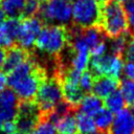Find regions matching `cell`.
Segmentation results:
<instances>
[{
	"label": "cell",
	"mask_w": 134,
	"mask_h": 134,
	"mask_svg": "<svg viewBox=\"0 0 134 134\" xmlns=\"http://www.w3.org/2000/svg\"><path fill=\"white\" fill-rule=\"evenodd\" d=\"M46 77V70L30 57L7 73V85L19 100H34L40 85Z\"/></svg>",
	"instance_id": "1"
},
{
	"label": "cell",
	"mask_w": 134,
	"mask_h": 134,
	"mask_svg": "<svg viewBox=\"0 0 134 134\" xmlns=\"http://www.w3.org/2000/svg\"><path fill=\"white\" fill-rule=\"evenodd\" d=\"M70 28L63 25H44L38 35L35 47L41 52L58 58L68 46Z\"/></svg>",
	"instance_id": "2"
},
{
	"label": "cell",
	"mask_w": 134,
	"mask_h": 134,
	"mask_svg": "<svg viewBox=\"0 0 134 134\" xmlns=\"http://www.w3.org/2000/svg\"><path fill=\"white\" fill-rule=\"evenodd\" d=\"M98 27L108 38H115L128 32V22L124 7L115 1H109L102 5V14Z\"/></svg>",
	"instance_id": "3"
},
{
	"label": "cell",
	"mask_w": 134,
	"mask_h": 134,
	"mask_svg": "<svg viewBox=\"0 0 134 134\" xmlns=\"http://www.w3.org/2000/svg\"><path fill=\"white\" fill-rule=\"evenodd\" d=\"M38 15L45 25L66 26L71 22L72 8L68 0H46L41 3Z\"/></svg>",
	"instance_id": "4"
},
{
	"label": "cell",
	"mask_w": 134,
	"mask_h": 134,
	"mask_svg": "<svg viewBox=\"0 0 134 134\" xmlns=\"http://www.w3.org/2000/svg\"><path fill=\"white\" fill-rule=\"evenodd\" d=\"M34 100L38 105L42 116L49 113L57 105H59L63 100V91L58 76L53 74L51 77H46L40 85Z\"/></svg>",
	"instance_id": "5"
},
{
	"label": "cell",
	"mask_w": 134,
	"mask_h": 134,
	"mask_svg": "<svg viewBox=\"0 0 134 134\" xmlns=\"http://www.w3.org/2000/svg\"><path fill=\"white\" fill-rule=\"evenodd\" d=\"M72 23L79 28L98 26L102 14V5L95 0H75L71 5Z\"/></svg>",
	"instance_id": "6"
},
{
	"label": "cell",
	"mask_w": 134,
	"mask_h": 134,
	"mask_svg": "<svg viewBox=\"0 0 134 134\" xmlns=\"http://www.w3.org/2000/svg\"><path fill=\"white\" fill-rule=\"evenodd\" d=\"M42 114L35 100H19L15 124L17 131L22 134H29L41 121Z\"/></svg>",
	"instance_id": "7"
},
{
	"label": "cell",
	"mask_w": 134,
	"mask_h": 134,
	"mask_svg": "<svg viewBox=\"0 0 134 134\" xmlns=\"http://www.w3.org/2000/svg\"><path fill=\"white\" fill-rule=\"evenodd\" d=\"M89 71L93 74V76L108 75L112 77L119 79L122 69L124 62L122 58L114 55L112 53H105L100 57H93L90 59Z\"/></svg>",
	"instance_id": "8"
},
{
	"label": "cell",
	"mask_w": 134,
	"mask_h": 134,
	"mask_svg": "<svg viewBox=\"0 0 134 134\" xmlns=\"http://www.w3.org/2000/svg\"><path fill=\"white\" fill-rule=\"evenodd\" d=\"M43 25V22L38 17L23 18L20 20L16 45L30 51L35 46L36 39L40 34Z\"/></svg>",
	"instance_id": "9"
},
{
	"label": "cell",
	"mask_w": 134,
	"mask_h": 134,
	"mask_svg": "<svg viewBox=\"0 0 134 134\" xmlns=\"http://www.w3.org/2000/svg\"><path fill=\"white\" fill-rule=\"evenodd\" d=\"M109 134H134V116L129 109L116 113L109 129Z\"/></svg>",
	"instance_id": "10"
},
{
	"label": "cell",
	"mask_w": 134,
	"mask_h": 134,
	"mask_svg": "<svg viewBox=\"0 0 134 134\" xmlns=\"http://www.w3.org/2000/svg\"><path fill=\"white\" fill-rule=\"evenodd\" d=\"M19 23L17 18H7L0 23V47L9 49L16 45Z\"/></svg>",
	"instance_id": "11"
},
{
	"label": "cell",
	"mask_w": 134,
	"mask_h": 134,
	"mask_svg": "<svg viewBox=\"0 0 134 134\" xmlns=\"http://www.w3.org/2000/svg\"><path fill=\"white\" fill-rule=\"evenodd\" d=\"M30 57H31L30 51L25 50L17 45H15L7 50L1 70H3V72L5 74H7L12 70H14L17 66H19L21 63H23L24 61L29 59Z\"/></svg>",
	"instance_id": "12"
},
{
	"label": "cell",
	"mask_w": 134,
	"mask_h": 134,
	"mask_svg": "<svg viewBox=\"0 0 134 134\" xmlns=\"http://www.w3.org/2000/svg\"><path fill=\"white\" fill-rule=\"evenodd\" d=\"M118 86H119V79L108 75H100L94 77L92 91L93 94L96 95L97 97L105 98L110 93L115 91Z\"/></svg>",
	"instance_id": "13"
},
{
	"label": "cell",
	"mask_w": 134,
	"mask_h": 134,
	"mask_svg": "<svg viewBox=\"0 0 134 134\" xmlns=\"http://www.w3.org/2000/svg\"><path fill=\"white\" fill-rule=\"evenodd\" d=\"M103 107H104V104L102 102V98L97 97L94 94L88 93L82 99L77 110L93 117Z\"/></svg>",
	"instance_id": "14"
},
{
	"label": "cell",
	"mask_w": 134,
	"mask_h": 134,
	"mask_svg": "<svg viewBox=\"0 0 134 134\" xmlns=\"http://www.w3.org/2000/svg\"><path fill=\"white\" fill-rule=\"evenodd\" d=\"M26 0H0V6L8 18L22 17Z\"/></svg>",
	"instance_id": "15"
},
{
	"label": "cell",
	"mask_w": 134,
	"mask_h": 134,
	"mask_svg": "<svg viewBox=\"0 0 134 134\" xmlns=\"http://www.w3.org/2000/svg\"><path fill=\"white\" fill-rule=\"evenodd\" d=\"M74 114L75 112L68 113L55 121L54 127L60 134H77Z\"/></svg>",
	"instance_id": "16"
},
{
	"label": "cell",
	"mask_w": 134,
	"mask_h": 134,
	"mask_svg": "<svg viewBox=\"0 0 134 134\" xmlns=\"http://www.w3.org/2000/svg\"><path fill=\"white\" fill-rule=\"evenodd\" d=\"M75 122L77 134H93L96 132L93 117L77 110L75 111Z\"/></svg>",
	"instance_id": "17"
},
{
	"label": "cell",
	"mask_w": 134,
	"mask_h": 134,
	"mask_svg": "<svg viewBox=\"0 0 134 134\" xmlns=\"http://www.w3.org/2000/svg\"><path fill=\"white\" fill-rule=\"evenodd\" d=\"M93 120L96 127V130L98 132H104V133H108L110 126L113 121V114L111 111H109L107 108L103 107L94 116H93ZM109 134V133H108Z\"/></svg>",
	"instance_id": "18"
},
{
	"label": "cell",
	"mask_w": 134,
	"mask_h": 134,
	"mask_svg": "<svg viewBox=\"0 0 134 134\" xmlns=\"http://www.w3.org/2000/svg\"><path fill=\"white\" fill-rule=\"evenodd\" d=\"M125 99L120 93L119 90H115L112 93H110L107 97H105L104 106L112 113H118L122 109H125Z\"/></svg>",
	"instance_id": "19"
},
{
	"label": "cell",
	"mask_w": 134,
	"mask_h": 134,
	"mask_svg": "<svg viewBox=\"0 0 134 134\" xmlns=\"http://www.w3.org/2000/svg\"><path fill=\"white\" fill-rule=\"evenodd\" d=\"M130 37H131V35L128 31V32H125V34H122L118 37H115V38L111 39L110 44H109L110 53L122 58L124 51L126 49V46L128 44V41H129Z\"/></svg>",
	"instance_id": "20"
},
{
	"label": "cell",
	"mask_w": 134,
	"mask_h": 134,
	"mask_svg": "<svg viewBox=\"0 0 134 134\" xmlns=\"http://www.w3.org/2000/svg\"><path fill=\"white\" fill-rule=\"evenodd\" d=\"M119 91L125 99L126 105H134V81L129 79H122L119 82Z\"/></svg>",
	"instance_id": "21"
},
{
	"label": "cell",
	"mask_w": 134,
	"mask_h": 134,
	"mask_svg": "<svg viewBox=\"0 0 134 134\" xmlns=\"http://www.w3.org/2000/svg\"><path fill=\"white\" fill-rule=\"evenodd\" d=\"M93 81H94V76L93 74L89 71V70H84L81 74L80 77V87L82 88V90L88 94L90 91H92V86H93Z\"/></svg>",
	"instance_id": "22"
},
{
	"label": "cell",
	"mask_w": 134,
	"mask_h": 134,
	"mask_svg": "<svg viewBox=\"0 0 134 134\" xmlns=\"http://www.w3.org/2000/svg\"><path fill=\"white\" fill-rule=\"evenodd\" d=\"M124 9L128 22V31L131 36H134V0H129L126 2Z\"/></svg>",
	"instance_id": "23"
},
{
	"label": "cell",
	"mask_w": 134,
	"mask_h": 134,
	"mask_svg": "<svg viewBox=\"0 0 134 134\" xmlns=\"http://www.w3.org/2000/svg\"><path fill=\"white\" fill-rule=\"evenodd\" d=\"M40 7H41V2L39 0H26L22 17L23 18L37 17V15L39 14Z\"/></svg>",
	"instance_id": "24"
},
{
	"label": "cell",
	"mask_w": 134,
	"mask_h": 134,
	"mask_svg": "<svg viewBox=\"0 0 134 134\" xmlns=\"http://www.w3.org/2000/svg\"><path fill=\"white\" fill-rule=\"evenodd\" d=\"M55 131L57 130L53 124L46 119H41V121L29 134H55Z\"/></svg>",
	"instance_id": "25"
},
{
	"label": "cell",
	"mask_w": 134,
	"mask_h": 134,
	"mask_svg": "<svg viewBox=\"0 0 134 134\" xmlns=\"http://www.w3.org/2000/svg\"><path fill=\"white\" fill-rule=\"evenodd\" d=\"M17 114V108L10 107L6 104H4L0 99V122L15 119Z\"/></svg>",
	"instance_id": "26"
},
{
	"label": "cell",
	"mask_w": 134,
	"mask_h": 134,
	"mask_svg": "<svg viewBox=\"0 0 134 134\" xmlns=\"http://www.w3.org/2000/svg\"><path fill=\"white\" fill-rule=\"evenodd\" d=\"M122 58L127 61V62H131L134 63V36H131L128 44L126 46V49L124 51Z\"/></svg>",
	"instance_id": "27"
},
{
	"label": "cell",
	"mask_w": 134,
	"mask_h": 134,
	"mask_svg": "<svg viewBox=\"0 0 134 134\" xmlns=\"http://www.w3.org/2000/svg\"><path fill=\"white\" fill-rule=\"evenodd\" d=\"M16 132H18V131H17V127H16V124H15L14 119L6 120V121H3L1 124V133H3V134H14Z\"/></svg>",
	"instance_id": "28"
},
{
	"label": "cell",
	"mask_w": 134,
	"mask_h": 134,
	"mask_svg": "<svg viewBox=\"0 0 134 134\" xmlns=\"http://www.w3.org/2000/svg\"><path fill=\"white\" fill-rule=\"evenodd\" d=\"M122 72H124V74L126 75L127 79L134 81V63L127 62V63L124 65Z\"/></svg>",
	"instance_id": "29"
},
{
	"label": "cell",
	"mask_w": 134,
	"mask_h": 134,
	"mask_svg": "<svg viewBox=\"0 0 134 134\" xmlns=\"http://www.w3.org/2000/svg\"><path fill=\"white\" fill-rule=\"evenodd\" d=\"M6 86H7V75L3 71H0V91L4 90Z\"/></svg>",
	"instance_id": "30"
},
{
	"label": "cell",
	"mask_w": 134,
	"mask_h": 134,
	"mask_svg": "<svg viewBox=\"0 0 134 134\" xmlns=\"http://www.w3.org/2000/svg\"><path fill=\"white\" fill-rule=\"evenodd\" d=\"M5 55H6L5 50H4L2 47H0V70L2 69V66H3L4 60H5Z\"/></svg>",
	"instance_id": "31"
},
{
	"label": "cell",
	"mask_w": 134,
	"mask_h": 134,
	"mask_svg": "<svg viewBox=\"0 0 134 134\" xmlns=\"http://www.w3.org/2000/svg\"><path fill=\"white\" fill-rule=\"evenodd\" d=\"M4 19H5V14H4V12L2 10V8H1V6H0V23H1L2 21H4Z\"/></svg>",
	"instance_id": "32"
},
{
	"label": "cell",
	"mask_w": 134,
	"mask_h": 134,
	"mask_svg": "<svg viewBox=\"0 0 134 134\" xmlns=\"http://www.w3.org/2000/svg\"><path fill=\"white\" fill-rule=\"evenodd\" d=\"M98 4H100V5H104V4H106L107 2H109L110 0H95Z\"/></svg>",
	"instance_id": "33"
},
{
	"label": "cell",
	"mask_w": 134,
	"mask_h": 134,
	"mask_svg": "<svg viewBox=\"0 0 134 134\" xmlns=\"http://www.w3.org/2000/svg\"><path fill=\"white\" fill-rule=\"evenodd\" d=\"M114 1H115V2H117V3H119V4H122V3L125 4V3H126V2H128L129 0H114Z\"/></svg>",
	"instance_id": "34"
},
{
	"label": "cell",
	"mask_w": 134,
	"mask_h": 134,
	"mask_svg": "<svg viewBox=\"0 0 134 134\" xmlns=\"http://www.w3.org/2000/svg\"><path fill=\"white\" fill-rule=\"evenodd\" d=\"M93 134H108V133H104V132H95V133H93Z\"/></svg>",
	"instance_id": "35"
},
{
	"label": "cell",
	"mask_w": 134,
	"mask_h": 134,
	"mask_svg": "<svg viewBox=\"0 0 134 134\" xmlns=\"http://www.w3.org/2000/svg\"><path fill=\"white\" fill-rule=\"evenodd\" d=\"M14 134H22V133H19V132H16V133H14Z\"/></svg>",
	"instance_id": "36"
},
{
	"label": "cell",
	"mask_w": 134,
	"mask_h": 134,
	"mask_svg": "<svg viewBox=\"0 0 134 134\" xmlns=\"http://www.w3.org/2000/svg\"><path fill=\"white\" fill-rule=\"evenodd\" d=\"M1 124H2V122H0V133H1Z\"/></svg>",
	"instance_id": "37"
},
{
	"label": "cell",
	"mask_w": 134,
	"mask_h": 134,
	"mask_svg": "<svg viewBox=\"0 0 134 134\" xmlns=\"http://www.w3.org/2000/svg\"><path fill=\"white\" fill-rule=\"evenodd\" d=\"M68 1H69V2H70V1H72V2H74L75 0H68Z\"/></svg>",
	"instance_id": "38"
},
{
	"label": "cell",
	"mask_w": 134,
	"mask_h": 134,
	"mask_svg": "<svg viewBox=\"0 0 134 134\" xmlns=\"http://www.w3.org/2000/svg\"><path fill=\"white\" fill-rule=\"evenodd\" d=\"M39 1H46V0H39Z\"/></svg>",
	"instance_id": "39"
}]
</instances>
